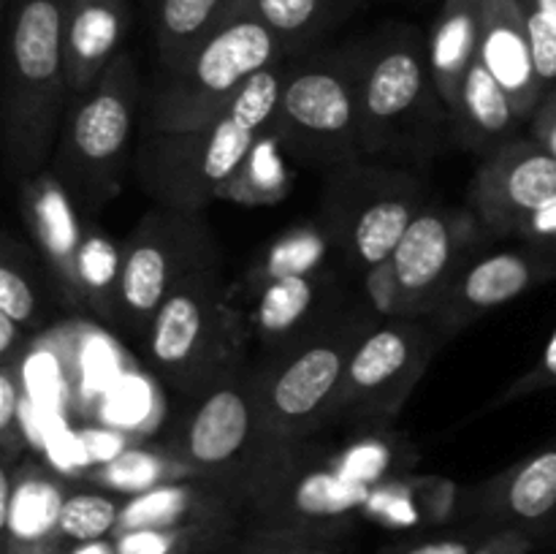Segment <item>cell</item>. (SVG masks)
I'll list each match as a JSON object with an SVG mask.
<instances>
[{
  "instance_id": "277c9868",
  "label": "cell",
  "mask_w": 556,
  "mask_h": 554,
  "mask_svg": "<svg viewBox=\"0 0 556 554\" xmlns=\"http://www.w3.org/2000/svg\"><path fill=\"white\" fill-rule=\"evenodd\" d=\"M139 103V65L128 52L71 101L49 172L68 190L79 215H98L123 190Z\"/></svg>"
},
{
  "instance_id": "60d3db41",
  "label": "cell",
  "mask_w": 556,
  "mask_h": 554,
  "mask_svg": "<svg viewBox=\"0 0 556 554\" xmlns=\"http://www.w3.org/2000/svg\"><path fill=\"white\" fill-rule=\"evenodd\" d=\"M552 386H556V329H554L552 340H548L546 351H543L541 358H538L535 369H532V373H527L521 380H516L514 389L505 394V400H514V396L530 394V391L552 389Z\"/></svg>"
},
{
  "instance_id": "836d02e7",
  "label": "cell",
  "mask_w": 556,
  "mask_h": 554,
  "mask_svg": "<svg viewBox=\"0 0 556 554\" xmlns=\"http://www.w3.org/2000/svg\"><path fill=\"white\" fill-rule=\"evenodd\" d=\"M123 503V494L92 487L87 481L81 487H71L65 494L63 514H60V532H63L65 546L112 538L117 532Z\"/></svg>"
},
{
  "instance_id": "ffe728a7",
  "label": "cell",
  "mask_w": 556,
  "mask_h": 554,
  "mask_svg": "<svg viewBox=\"0 0 556 554\" xmlns=\"http://www.w3.org/2000/svg\"><path fill=\"white\" fill-rule=\"evenodd\" d=\"M20 206L38 255L47 266L58 302H63L65 307L85 310L79 275H76V259H79L85 226H81L79 210L68 190L47 168L20 185Z\"/></svg>"
},
{
  "instance_id": "30bf717a",
  "label": "cell",
  "mask_w": 556,
  "mask_h": 554,
  "mask_svg": "<svg viewBox=\"0 0 556 554\" xmlns=\"http://www.w3.org/2000/svg\"><path fill=\"white\" fill-rule=\"evenodd\" d=\"M427 206V190L410 174L348 163L334 168L324 193V223L351 275L391 259Z\"/></svg>"
},
{
  "instance_id": "484cf974",
  "label": "cell",
  "mask_w": 556,
  "mask_h": 554,
  "mask_svg": "<svg viewBox=\"0 0 556 554\" xmlns=\"http://www.w3.org/2000/svg\"><path fill=\"white\" fill-rule=\"evenodd\" d=\"M451 114H454L456 136L470 150H486V147L497 150L521 123L505 87L489 74L481 60H476L467 71Z\"/></svg>"
},
{
  "instance_id": "3957f363",
  "label": "cell",
  "mask_w": 556,
  "mask_h": 554,
  "mask_svg": "<svg viewBox=\"0 0 556 554\" xmlns=\"http://www.w3.org/2000/svg\"><path fill=\"white\" fill-rule=\"evenodd\" d=\"M244 530L326 543L351 530L369 498L367 487L337 473L331 449L315 438L264 445L242 481Z\"/></svg>"
},
{
  "instance_id": "4dcf8cb0",
  "label": "cell",
  "mask_w": 556,
  "mask_h": 554,
  "mask_svg": "<svg viewBox=\"0 0 556 554\" xmlns=\"http://www.w3.org/2000/svg\"><path fill=\"white\" fill-rule=\"evenodd\" d=\"M79 293L85 310L103 324H119V282H123V248L103 228L85 226L79 259Z\"/></svg>"
},
{
  "instance_id": "83f0119b",
  "label": "cell",
  "mask_w": 556,
  "mask_h": 554,
  "mask_svg": "<svg viewBox=\"0 0 556 554\" xmlns=\"http://www.w3.org/2000/svg\"><path fill=\"white\" fill-rule=\"evenodd\" d=\"M331 459L342 478L372 489L394 478L413 476L418 454L407 440L391 432L389 424H367V429H358L340 451L331 449Z\"/></svg>"
},
{
  "instance_id": "bcb514c9",
  "label": "cell",
  "mask_w": 556,
  "mask_h": 554,
  "mask_svg": "<svg viewBox=\"0 0 556 554\" xmlns=\"http://www.w3.org/2000/svg\"><path fill=\"white\" fill-rule=\"evenodd\" d=\"M63 554H117V546H114V538H98V541L74 543Z\"/></svg>"
},
{
  "instance_id": "8d00e7d4",
  "label": "cell",
  "mask_w": 556,
  "mask_h": 554,
  "mask_svg": "<svg viewBox=\"0 0 556 554\" xmlns=\"http://www.w3.org/2000/svg\"><path fill=\"white\" fill-rule=\"evenodd\" d=\"M358 291H362V299L367 302V307L372 310L380 320L402 318V291L394 272V261L391 259L369 266V269L358 277Z\"/></svg>"
},
{
  "instance_id": "9a60e30c",
  "label": "cell",
  "mask_w": 556,
  "mask_h": 554,
  "mask_svg": "<svg viewBox=\"0 0 556 554\" xmlns=\"http://www.w3.org/2000/svg\"><path fill=\"white\" fill-rule=\"evenodd\" d=\"M481 228L470 210L427 204L418 212L391 255L402 291V318H429L440 307Z\"/></svg>"
},
{
  "instance_id": "ba28073f",
  "label": "cell",
  "mask_w": 556,
  "mask_h": 554,
  "mask_svg": "<svg viewBox=\"0 0 556 554\" xmlns=\"http://www.w3.org/2000/svg\"><path fill=\"white\" fill-rule=\"evenodd\" d=\"M358 60L362 43L286 65L271 128L299 161L340 168L362 155Z\"/></svg>"
},
{
  "instance_id": "e0dca14e",
  "label": "cell",
  "mask_w": 556,
  "mask_h": 554,
  "mask_svg": "<svg viewBox=\"0 0 556 554\" xmlns=\"http://www.w3.org/2000/svg\"><path fill=\"white\" fill-rule=\"evenodd\" d=\"M556 201V158L535 139H514L489 152L467 193V206L489 234H519L521 223Z\"/></svg>"
},
{
  "instance_id": "8992f818",
  "label": "cell",
  "mask_w": 556,
  "mask_h": 554,
  "mask_svg": "<svg viewBox=\"0 0 556 554\" xmlns=\"http://www.w3.org/2000/svg\"><path fill=\"white\" fill-rule=\"evenodd\" d=\"M378 320L367 302H362L351 315L315 340L269 362H253L264 445L315 438L320 429L334 421L348 362L358 340Z\"/></svg>"
},
{
  "instance_id": "5bb4252c",
  "label": "cell",
  "mask_w": 556,
  "mask_h": 554,
  "mask_svg": "<svg viewBox=\"0 0 556 554\" xmlns=\"http://www.w3.org/2000/svg\"><path fill=\"white\" fill-rule=\"evenodd\" d=\"M434 92L427 41L410 27H391L362 43L358 60V150L380 152Z\"/></svg>"
},
{
  "instance_id": "74e56055",
  "label": "cell",
  "mask_w": 556,
  "mask_h": 554,
  "mask_svg": "<svg viewBox=\"0 0 556 554\" xmlns=\"http://www.w3.org/2000/svg\"><path fill=\"white\" fill-rule=\"evenodd\" d=\"M486 536V530L467 527V530L459 532H443V536L410 538V541L389 543L378 554H472Z\"/></svg>"
},
{
  "instance_id": "6da1fadb",
  "label": "cell",
  "mask_w": 556,
  "mask_h": 554,
  "mask_svg": "<svg viewBox=\"0 0 556 554\" xmlns=\"http://www.w3.org/2000/svg\"><path fill=\"white\" fill-rule=\"evenodd\" d=\"M68 0H5L0 139L5 172L22 185L47 172L71 106L65 74Z\"/></svg>"
},
{
  "instance_id": "7402d4cb",
  "label": "cell",
  "mask_w": 556,
  "mask_h": 554,
  "mask_svg": "<svg viewBox=\"0 0 556 554\" xmlns=\"http://www.w3.org/2000/svg\"><path fill=\"white\" fill-rule=\"evenodd\" d=\"M483 30L478 60L505 87L521 119L532 117L546 96L532 63L530 33L519 0H481Z\"/></svg>"
},
{
  "instance_id": "d6a6232c",
  "label": "cell",
  "mask_w": 556,
  "mask_h": 554,
  "mask_svg": "<svg viewBox=\"0 0 556 554\" xmlns=\"http://www.w3.org/2000/svg\"><path fill=\"white\" fill-rule=\"evenodd\" d=\"M239 525H188V527H141L114 532L117 554H212L239 538Z\"/></svg>"
},
{
  "instance_id": "1f68e13d",
  "label": "cell",
  "mask_w": 556,
  "mask_h": 554,
  "mask_svg": "<svg viewBox=\"0 0 556 554\" xmlns=\"http://www.w3.org/2000/svg\"><path fill=\"white\" fill-rule=\"evenodd\" d=\"M41 259V255H38ZM27 244L3 234L0 244V313L9 315L22 329H38L43 324V261H38Z\"/></svg>"
},
{
  "instance_id": "681fc988",
  "label": "cell",
  "mask_w": 556,
  "mask_h": 554,
  "mask_svg": "<svg viewBox=\"0 0 556 554\" xmlns=\"http://www.w3.org/2000/svg\"><path fill=\"white\" fill-rule=\"evenodd\" d=\"M3 5H5V0H3Z\"/></svg>"
},
{
  "instance_id": "7a4b0ae2",
  "label": "cell",
  "mask_w": 556,
  "mask_h": 554,
  "mask_svg": "<svg viewBox=\"0 0 556 554\" xmlns=\"http://www.w3.org/2000/svg\"><path fill=\"white\" fill-rule=\"evenodd\" d=\"M286 60L258 71L210 123L177 134L141 130L136 174L147 196L179 212H204L275 119Z\"/></svg>"
},
{
  "instance_id": "2e32d148",
  "label": "cell",
  "mask_w": 556,
  "mask_h": 554,
  "mask_svg": "<svg viewBox=\"0 0 556 554\" xmlns=\"http://www.w3.org/2000/svg\"><path fill=\"white\" fill-rule=\"evenodd\" d=\"M462 514L478 530H519L556 546V440L462 492Z\"/></svg>"
},
{
  "instance_id": "7dc6e473",
  "label": "cell",
  "mask_w": 556,
  "mask_h": 554,
  "mask_svg": "<svg viewBox=\"0 0 556 554\" xmlns=\"http://www.w3.org/2000/svg\"><path fill=\"white\" fill-rule=\"evenodd\" d=\"M527 11H535L543 22L556 33V0H521Z\"/></svg>"
},
{
  "instance_id": "ac0fdd59",
  "label": "cell",
  "mask_w": 556,
  "mask_h": 554,
  "mask_svg": "<svg viewBox=\"0 0 556 554\" xmlns=\"http://www.w3.org/2000/svg\"><path fill=\"white\" fill-rule=\"evenodd\" d=\"M556 277V250L535 248L500 250V253L470 255L448 288L440 307L429 315L440 335H451L470 326L489 310L514 302L521 293Z\"/></svg>"
},
{
  "instance_id": "44dd1931",
  "label": "cell",
  "mask_w": 556,
  "mask_h": 554,
  "mask_svg": "<svg viewBox=\"0 0 556 554\" xmlns=\"http://www.w3.org/2000/svg\"><path fill=\"white\" fill-rule=\"evenodd\" d=\"M188 525L244 527L242 483L226 478H185L125 498L117 532Z\"/></svg>"
},
{
  "instance_id": "f6af8a7d",
  "label": "cell",
  "mask_w": 556,
  "mask_h": 554,
  "mask_svg": "<svg viewBox=\"0 0 556 554\" xmlns=\"http://www.w3.org/2000/svg\"><path fill=\"white\" fill-rule=\"evenodd\" d=\"M22 326H16L9 315L0 313V367H16V351H20Z\"/></svg>"
},
{
  "instance_id": "f35d334b",
  "label": "cell",
  "mask_w": 556,
  "mask_h": 554,
  "mask_svg": "<svg viewBox=\"0 0 556 554\" xmlns=\"http://www.w3.org/2000/svg\"><path fill=\"white\" fill-rule=\"evenodd\" d=\"M521 9H525V5H521ZM525 20L527 33H530L532 63H535L538 79H541L543 90H552V87H556V33L535 14V11L525 9Z\"/></svg>"
},
{
  "instance_id": "7bdbcfd3",
  "label": "cell",
  "mask_w": 556,
  "mask_h": 554,
  "mask_svg": "<svg viewBox=\"0 0 556 554\" xmlns=\"http://www.w3.org/2000/svg\"><path fill=\"white\" fill-rule=\"evenodd\" d=\"M532 125V139L556 158V87L546 90V96L541 98L538 109L530 117Z\"/></svg>"
},
{
  "instance_id": "4fadbf2b",
  "label": "cell",
  "mask_w": 556,
  "mask_h": 554,
  "mask_svg": "<svg viewBox=\"0 0 556 554\" xmlns=\"http://www.w3.org/2000/svg\"><path fill=\"white\" fill-rule=\"evenodd\" d=\"M340 266L331 264L313 275L269 282L244 297L228 293L242 318L250 348H261V358L255 362H269L315 340L364 302L362 293L353 297L348 286L351 272Z\"/></svg>"
},
{
  "instance_id": "4316f807",
  "label": "cell",
  "mask_w": 556,
  "mask_h": 554,
  "mask_svg": "<svg viewBox=\"0 0 556 554\" xmlns=\"http://www.w3.org/2000/svg\"><path fill=\"white\" fill-rule=\"evenodd\" d=\"M334 261H340V255H337L329 231L320 223H304V226L288 228L286 234H280L250 264L242 280L228 288V293L231 297H244V293L258 291V288L269 286V282L313 275V272L331 266Z\"/></svg>"
},
{
  "instance_id": "7c38bea8",
  "label": "cell",
  "mask_w": 556,
  "mask_h": 554,
  "mask_svg": "<svg viewBox=\"0 0 556 554\" xmlns=\"http://www.w3.org/2000/svg\"><path fill=\"white\" fill-rule=\"evenodd\" d=\"M443 340L429 318L378 320L348 362L334 421L391 424Z\"/></svg>"
},
{
  "instance_id": "f546056e",
  "label": "cell",
  "mask_w": 556,
  "mask_h": 554,
  "mask_svg": "<svg viewBox=\"0 0 556 554\" xmlns=\"http://www.w3.org/2000/svg\"><path fill=\"white\" fill-rule=\"evenodd\" d=\"M286 141L269 125L264 136L255 141L250 155L244 158L242 166L217 190V199L248 206H266L286 199L293 185V172L286 161Z\"/></svg>"
},
{
  "instance_id": "f1b7e54d",
  "label": "cell",
  "mask_w": 556,
  "mask_h": 554,
  "mask_svg": "<svg viewBox=\"0 0 556 554\" xmlns=\"http://www.w3.org/2000/svg\"><path fill=\"white\" fill-rule=\"evenodd\" d=\"M185 478H206L188 465L185 459L174 456L161 440L155 443H136L128 451L117 454L114 459L96 465L85 473V481L92 487L109 489L123 498L150 492V489L163 487V483L185 481Z\"/></svg>"
},
{
  "instance_id": "c3c4849f",
  "label": "cell",
  "mask_w": 556,
  "mask_h": 554,
  "mask_svg": "<svg viewBox=\"0 0 556 554\" xmlns=\"http://www.w3.org/2000/svg\"><path fill=\"white\" fill-rule=\"evenodd\" d=\"M291 554H337L331 549H326V543H296L291 549Z\"/></svg>"
},
{
  "instance_id": "d4e9b609",
  "label": "cell",
  "mask_w": 556,
  "mask_h": 554,
  "mask_svg": "<svg viewBox=\"0 0 556 554\" xmlns=\"http://www.w3.org/2000/svg\"><path fill=\"white\" fill-rule=\"evenodd\" d=\"M248 0H147L152 43L163 74L177 71L206 38L242 14Z\"/></svg>"
},
{
  "instance_id": "52a82bcc",
  "label": "cell",
  "mask_w": 556,
  "mask_h": 554,
  "mask_svg": "<svg viewBox=\"0 0 556 554\" xmlns=\"http://www.w3.org/2000/svg\"><path fill=\"white\" fill-rule=\"evenodd\" d=\"M288 47L248 9L212 33L177 71L163 74L144 103L141 130L177 134L215 119L258 71L286 60Z\"/></svg>"
},
{
  "instance_id": "d6986e66",
  "label": "cell",
  "mask_w": 556,
  "mask_h": 554,
  "mask_svg": "<svg viewBox=\"0 0 556 554\" xmlns=\"http://www.w3.org/2000/svg\"><path fill=\"white\" fill-rule=\"evenodd\" d=\"M68 489L33 456L0 465V554H63L60 514Z\"/></svg>"
},
{
  "instance_id": "ee69618b",
  "label": "cell",
  "mask_w": 556,
  "mask_h": 554,
  "mask_svg": "<svg viewBox=\"0 0 556 554\" xmlns=\"http://www.w3.org/2000/svg\"><path fill=\"white\" fill-rule=\"evenodd\" d=\"M538 543L519 530H494L481 541L472 554H530Z\"/></svg>"
},
{
  "instance_id": "b9f144b4",
  "label": "cell",
  "mask_w": 556,
  "mask_h": 554,
  "mask_svg": "<svg viewBox=\"0 0 556 554\" xmlns=\"http://www.w3.org/2000/svg\"><path fill=\"white\" fill-rule=\"evenodd\" d=\"M516 237H525L527 242L535 244V248L556 250V201L541 206L538 212H532V215L521 223Z\"/></svg>"
},
{
  "instance_id": "ab89813d",
  "label": "cell",
  "mask_w": 556,
  "mask_h": 554,
  "mask_svg": "<svg viewBox=\"0 0 556 554\" xmlns=\"http://www.w3.org/2000/svg\"><path fill=\"white\" fill-rule=\"evenodd\" d=\"M296 543L293 538L275 536V532H261V530H244L242 536L233 538L231 543H226L223 549L212 554H291V549Z\"/></svg>"
},
{
  "instance_id": "8fae6325",
  "label": "cell",
  "mask_w": 556,
  "mask_h": 554,
  "mask_svg": "<svg viewBox=\"0 0 556 554\" xmlns=\"http://www.w3.org/2000/svg\"><path fill=\"white\" fill-rule=\"evenodd\" d=\"M206 478L244 481L264 451L253 358L193 396V407L161 440Z\"/></svg>"
},
{
  "instance_id": "d590c367",
  "label": "cell",
  "mask_w": 556,
  "mask_h": 554,
  "mask_svg": "<svg viewBox=\"0 0 556 554\" xmlns=\"http://www.w3.org/2000/svg\"><path fill=\"white\" fill-rule=\"evenodd\" d=\"M22 396L16 367H0V451L3 465H16L25 456V427H22Z\"/></svg>"
},
{
  "instance_id": "5b68a950",
  "label": "cell",
  "mask_w": 556,
  "mask_h": 554,
  "mask_svg": "<svg viewBox=\"0 0 556 554\" xmlns=\"http://www.w3.org/2000/svg\"><path fill=\"white\" fill-rule=\"evenodd\" d=\"M144 348L152 373L190 400L250 362L244 324L220 282V261L195 269L163 302Z\"/></svg>"
},
{
  "instance_id": "9c48e42d",
  "label": "cell",
  "mask_w": 556,
  "mask_h": 554,
  "mask_svg": "<svg viewBox=\"0 0 556 554\" xmlns=\"http://www.w3.org/2000/svg\"><path fill=\"white\" fill-rule=\"evenodd\" d=\"M215 261H220V250L201 212L161 204L147 212L123 244L119 329L147 342L163 302L195 269Z\"/></svg>"
},
{
  "instance_id": "603a6c76",
  "label": "cell",
  "mask_w": 556,
  "mask_h": 554,
  "mask_svg": "<svg viewBox=\"0 0 556 554\" xmlns=\"http://www.w3.org/2000/svg\"><path fill=\"white\" fill-rule=\"evenodd\" d=\"M130 27L128 0H68L65 14V74L71 98L90 90L123 54Z\"/></svg>"
},
{
  "instance_id": "cb8c5ba5",
  "label": "cell",
  "mask_w": 556,
  "mask_h": 554,
  "mask_svg": "<svg viewBox=\"0 0 556 554\" xmlns=\"http://www.w3.org/2000/svg\"><path fill=\"white\" fill-rule=\"evenodd\" d=\"M483 30L481 0H445L427 36L432 85L443 106L454 112L470 65L478 60Z\"/></svg>"
},
{
  "instance_id": "e575fe53",
  "label": "cell",
  "mask_w": 556,
  "mask_h": 554,
  "mask_svg": "<svg viewBox=\"0 0 556 554\" xmlns=\"http://www.w3.org/2000/svg\"><path fill=\"white\" fill-rule=\"evenodd\" d=\"M342 3L345 0H248L244 9L293 49L326 30L340 14Z\"/></svg>"
}]
</instances>
